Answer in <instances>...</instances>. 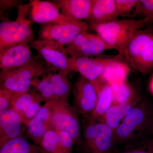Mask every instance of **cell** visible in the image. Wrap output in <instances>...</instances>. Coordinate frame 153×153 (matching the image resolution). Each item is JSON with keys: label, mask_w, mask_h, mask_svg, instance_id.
I'll return each instance as SVG.
<instances>
[{"label": "cell", "mask_w": 153, "mask_h": 153, "mask_svg": "<svg viewBox=\"0 0 153 153\" xmlns=\"http://www.w3.org/2000/svg\"><path fill=\"white\" fill-rule=\"evenodd\" d=\"M148 24L145 19H115L110 22L89 25L97 35L122 56L135 33Z\"/></svg>", "instance_id": "1"}, {"label": "cell", "mask_w": 153, "mask_h": 153, "mask_svg": "<svg viewBox=\"0 0 153 153\" xmlns=\"http://www.w3.org/2000/svg\"><path fill=\"white\" fill-rule=\"evenodd\" d=\"M30 8V3L19 6L15 21L2 17L4 19L0 24V50L19 44H31L35 41L33 22L27 17Z\"/></svg>", "instance_id": "2"}, {"label": "cell", "mask_w": 153, "mask_h": 153, "mask_svg": "<svg viewBox=\"0 0 153 153\" xmlns=\"http://www.w3.org/2000/svg\"><path fill=\"white\" fill-rule=\"evenodd\" d=\"M49 73H53V70L37 55L27 66L11 71H1L0 88L16 94L25 93L31 89L33 79Z\"/></svg>", "instance_id": "3"}, {"label": "cell", "mask_w": 153, "mask_h": 153, "mask_svg": "<svg viewBox=\"0 0 153 153\" xmlns=\"http://www.w3.org/2000/svg\"><path fill=\"white\" fill-rule=\"evenodd\" d=\"M82 153H111L114 146L113 130L91 116L82 118Z\"/></svg>", "instance_id": "4"}, {"label": "cell", "mask_w": 153, "mask_h": 153, "mask_svg": "<svg viewBox=\"0 0 153 153\" xmlns=\"http://www.w3.org/2000/svg\"><path fill=\"white\" fill-rule=\"evenodd\" d=\"M125 58L131 67L143 74L153 69V30H137L127 47Z\"/></svg>", "instance_id": "5"}, {"label": "cell", "mask_w": 153, "mask_h": 153, "mask_svg": "<svg viewBox=\"0 0 153 153\" xmlns=\"http://www.w3.org/2000/svg\"><path fill=\"white\" fill-rule=\"evenodd\" d=\"M49 103L52 109V128L56 130L68 132L73 138L74 145L79 149L82 143L80 115L74 106L70 105L68 102L56 101Z\"/></svg>", "instance_id": "6"}, {"label": "cell", "mask_w": 153, "mask_h": 153, "mask_svg": "<svg viewBox=\"0 0 153 153\" xmlns=\"http://www.w3.org/2000/svg\"><path fill=\"white\" fill-rule=\"evenodd\" d=\"M151 114L145 102L135 105L115 131L114 145L132 140L149 127Z\"/></svg>", "instance_id": "7"}, {"label": "cell", "mask_w": 153, "mask_h": 153, "mask_svg": "<svg viewBox=\"0 0 153 153\" xmlns=\"http://www.w3.org/2000/svg\"><path fill=\"white\" fill-rule=\"evenodd\" d=\"M89 25L85 21L73 20L67 23L42 25L38 31V40L60 47L71 44L82 32L87 31Z\"/></svg>", "instance_id": "8"}, {"label": "cell", "mask_w": 153, "mask_h": 153, "mask_svg": "<svg viewBox=\"0 0 153 153\" xmlns=\"http://www.w3.org/2000/svg\"><path fill=\"white\" fill-rule=\"evenodd\" d=\"M30 47L36 50L41 60L53 70V73L68 75L74 71L73 59L68 56L64 47L38 39L31 43Z\"/></svg>", "instance_id": "9"}, {"label": "cell", "mask_w": 153, "mask_h": 153, "mask_svg": "<svg viewBox=\"0 0 153 153\" xmlns=\"http://www.w3.org/2000/svg\"><path fill=\"white\" fill-rule=\"evenodd\" d=\"M113 49L98 35L84 31L79 34L65 48V51L73 59L91 57L107 50Z\"/></svg>", "instance_id": "10"}, {"label": "cell", "mask_w": 153, "mask_h": 153, "mask_svg": "<svg viewBox=\"0 0 153 153\" xmlns=\"http://www.w3.org/2000/svg\"><path fill=\"white\" fill-rule=\"evenodd\" d=\"M74 107L82 118L92 115L97 103L98 94L93 82L80 76L73 88Z\"/></svg>", "instance_id": "11"}, {"label": "cell", "mask_w": 153, "mask_h": 153, "mask_svg": "<svg viewBox=\"0 0 153 153\" xmlns=\"http://www.w3.org/2000/svg\"><path fill=\"white\" fill-rule=\"evenodd\" d=\"M30 3V20L33 23L44 25L67 23L74 20L62 15L54 2L33 0Z\"/></svg>", "instance_id": "12"}, {"label": "cell", "mask_w": 153, "mask_h": 153, "mask_svg": "<svg viewBox=\"0 0 153 153\" xmlns=\"http://www.w3.org/2000/svg\"><path fill=\"white\" fill-rule=\"evenodd\" d=\"M28 44H22L0 50L1 71H11L24 67L35 60Z\"/></svg>", "instance_id": "13"}, {"label": "cell", "mask_w": 153, "mask_h": 153, "mask_svg": "<svg viewBox=\"0 0 153 153\" xmlns=\"http://www.w3.org/2000/svg\"><path fill=\"white\" fill-rule=\"evenodd\" d=\"M43 102L39 94L33 88L21 94H16L12 102V108L18 112L26 127L41 109Z\"/></svg>", "instance_id": "14"}, {"label": "cell", "mask_w": 153, "mask_h": 153, "mask_svg": "<svg viewBox=\"0 0 153 153\" xmlns=\"http://www.w3.org/2000/svg\"><path fill=\"white\" fill-rule=\"evenodd\" d=\"M26 126L20 115L11 108L0 111V147L9 141L23 136Z\"/></svg>", "instance_id": "15"}, {"label": "cell", "mask_w": 153, "mask_h": 153, "mask_svg": "<svg viewBox=\"0 0 153 153\" xmlns=\"http://www.w3.org/2000/svg\"><path fill=\"white\" fill-rule=\"evenodd\" d=\"M51 114L50 103H44L26 127L27 138L32 140L34 144L39 146L45 134L52 128Z\"/></svg>", "instance_id": "16"}, {"label": "cell", "mask_w": 153, "mask_h": 153, "mask_svg": "<svg viewBox=\"0 0 153 153\" xmlns=\"http://www.w3.org/2000/svg\"><path fill=\"white\" fill-rule=\"evenodd\" d=\"M116 57L111 58L79 57L73 59L74 71L91 82L99 79L105 68Z\"/></svg>", "instance_id": "17"}, {"label": "cell", "mask_w": 153, "mask_h": 153, "mask_svg": "<svg viewBox=\"0 0 153 153\" xmlns=\"http://www.w3.org/2000/svg\"><path fill=\"white\" fill-rule=\"evenodd\" d=\"M61 14L75 21L87 22L90 16L92 0H55Z\"/></svg>", "instance_id": "18"}, {"label": "cell", "mask_w": 153, "mask_h": 153, "mask_svg": "<svg viewBox=\"0 0 153 153\" xmlns=\"http://www.w3.org/2000/svg\"><path fill=\"white\" fill-rule=\"evenodd\" d=\"M119 16L115 0H92L89 25L102 24L117 19Z\"/></svg>", "instance_id": "19"}, {"label": "cell", "mask_w": 153, "mask_h": 153, "mask_svg": "<svg viewBox=\"0 0 153 153\" xmlns=\"http://www.w3.org/2000/svg\"><path fill=\"white\" fill-rule=\"evenodd\" d=\"M92 82L97 91L98 98L95 109L91 116L102 122L107 111L113 104L112 88L100 78Z\"/></svg>", "instance_id": "20"}, {"label": "cell", "mask_w": 153, "mask_h": 153, "mask_svg": "<svg viewBox=\"0 0 153 153\" xmlns=\"http://www.w3.org/2000/svg\"><path fill=\"white\" fill-rule=\"evenodd\" d=\"M140 100L139 95L130 101L119 104H112L107 111L102 122L109 126L114 131L117 128L124 119Z\"/></svg>", "instance_id": "21"}, {"label": "cell", "mask_w": 153, "mask_h": 153, "mask_svg": "<svg viewBox=\"0 0 153 153\" xmlns=\"http://www.w3.org/2000/svg\"><path fill=\"white\" fill-rule=\"evenodd\" d=\"M130 71L129 66L117 58L105 67L99 78L110 85H114L126 81Z\"/></svg>", "instance_id": "22"}, {"label": "cell", "mask_w": 153, "mask_h": 153, "mask_svg": "<svg viewBox=\"0 0 153 153\" xmlns=\"http://www.w3.org/2000/svg\"><path fill=\"white\" fill-rule=\"evenodd\" d=\"M0 153H44L39 146L32 143L24 136L9 141L0 147Z\"/></svg>", "instance_id": "23"}, {"label": "cell", "mask_w": 153, "mask_h": 153, "mask_svg": "<svg viewBox=\"0 0 153 153\" xmlns=\"http://www.w3.org/2000/svg\"><path fill=\"white\" fill-rule=\"evenodd\" d=\"M49 79L57 101L68 102L71 84L67 76L56 72L49 73Z\"/></svg>", "instance_id": "24"}, {"label": "cell", "mask_w": 153, "mask_h": 153, "mask_svg": "<svg viewBox=\"0 0 153 153\" xmlns=\"http://www.w3.org/2000/svg\"><path fill=\"white\" fill-rule=\"evenodd\" d=\"M39 146L44 153H67L60 142L57 132L53 128L45 134Z\"/></svg>", "instance_id": "25"}, {"label": "cell", "mask_w": 153, "mask_h": 153, "mask_svg": "<svg viewBox=\"0 0 153 153\" xmlns=\"http://www.w3.org/2000/svg\"><path fill=\"white\" fill-rule=\"evenodd\" d=\"M113 93V104H119L130 101L139 94L127 82L111 85Z\"/></svg>", "instance_id": "26"}, {"label": "cell", "mask_w": 153, "mask_h": 153, "mask_svg": "<svg viewBox=\"0 0 153 153\" xmlns=\"http://www.w3.org/2000/svg\"><path fill=\"white\" fill-rule=\"evenodd\" d=\"M31 85L39 94L44 103L57 101L49 80V74L42 76L41 78L33 79L31 82Z\"/></svg>", "instance_id": "27"}, {"label": "cell", "mask_w": 153, "mask_h": 153, "mask_svg": "<svg viewBox=\"0 0 153 153\" xmlns=\"http://www.w3.org/2000/svg\"><path fill=\"white\" fill-rule=\"evenodd\" d=\"M119 16L134 19L142 16L140 0H115Z\"/></svg>", "instance_id": "28"}, {"label": "cell", "mask_w": 153, "mask_h": 153, "mask_svg": "<svg viewBox=\"0 0 153 153\" xmlns=\"http://www.w3.org/2000/svg\"><path fill=\"white\" fill-rule=\"evenodd\" d=\"M118 153H153V139L128 146Z\"/></svg>", "instance_id": "29"}, {"label": "cell", "mask_w": 153, "mask_h": 153, "mask_svg": "<svg viewBox=\"0 0 153 153\" xmlns=\"http://www.w3.org/2000/svg\"><path fill=\"white\" fill-rule=\"evenodd\" d=\"M16 94L10 91L0 88V111L12 108Z\"/></svg>", "instance_id": "30"}, {"label": "cell", "mask_w": 153, "mask_h": 153, "mask_svg": "<svg viewBox=\"0 0 153 153\" xmlns=\"http://www.w3.org/2000/svg\"><path fill=\"white\" fill-rule=\"evenodd\" d=\"M56 131L58 134L60 142L65 150L67 153H72L74 143V140L71 135L64 131Z\"/></svg>", "instance_id": "31"}, {"label": "cell", "mask_w": 153, "mask_h": 153, "mask_svg": "<svg viewBox=\"0 0 153 153\" xmlns=\"http://www.w3.org/2000/svg\"><path fill=\"white\" fill-rule=\"evenodd\" d=\"M142 16L147 21L148 24L153 25V0H140Z\"/></svg>", "instance_id": "32"}, {"label": "cell", "mask_w": 153, "mask_h": 153, "mask_svg": "<svg viewBox=\"0 0 153 153\" xmlns=\"http://www.w3.org/2000/svg\"><path fill=\"white\" fill-rule=\"evenodd\" d=\"M22 1L19 0H1L0 1V16L3 17L5 12L9 9L18 7L22 4Z\"/></svg>", "instance_id": "33"}, {"label": "cell", "mask_w": 153, "mask_h": 153, "mask_svg": "<svg viewBox=\"0 0 153 153\" xmlns=\"http://www.w3.org/2000/svg\"><path fill=\"white\" fill-rule=\"evenodd\" d=\"M149 127L150 128L151 130L153 133V113L152 114H151L150 121Z\"/></svg>", "instance_id": "34"}, {"label": "cell", "mask_w": 153, "mask_h": 153, "mask_svg": "<svg viewBox=\"0 0 153 153\" xmlns=\"http://www.w3.org/2000/svg\"><path fill=\"white\" fill-rule=\"evenodd\" d=\"M149 87L151 92L153 94V76L151 79L150 82Z\"/></svg>", "instance_id": "35"}]
</instances>
